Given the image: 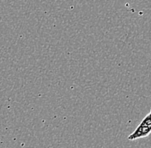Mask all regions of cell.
Instances as JSON below:
<instances>
[{"label":"cell","instance_id":"6da1fadb","mask_svg":"<svg viewBox=\"0 0 151 148\" xmlns=\"http://www.w3.org/2000/svg\"><path fill=\"white\" fill-rule=\"evenodd\" d=\"M151 134V110L150 113L142 120L140 124L137 127V129L128 136L129 140L145 138Z\"/></svg>","mask_w":151,"mask_h":148}]
</instances>
